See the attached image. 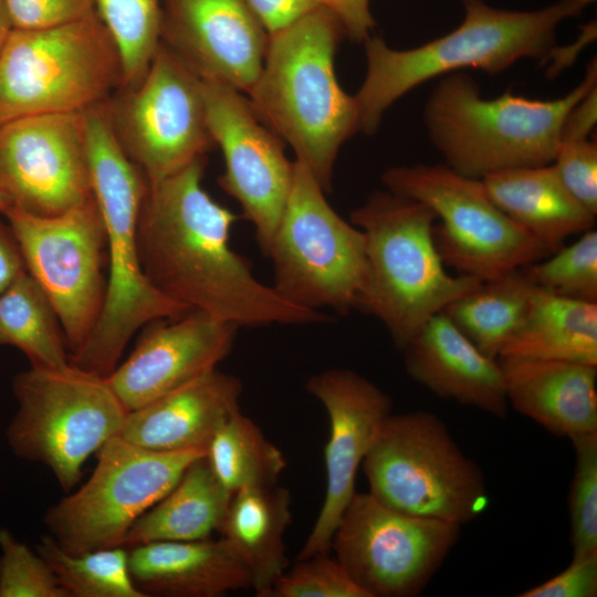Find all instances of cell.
<instances>
[{"instance_id": "cell-39", "label": "cell", "mask_w": 597, "mask_h": 597, "mask_svg": "<svg viewBox=\"0 0 597 597\" xmlns=\"http://www.w3.org/2000/svg\"><path fill=\"white\" fill-rule=\"evenodd\" d=\"M12 29L67 24L96 12L95 0H3Z\"/></svg>"}, {"instance_id": "cell-22", "label": "cell", "mask_w": 597, "mask_h": 597, "mask_svg": "<svg viewBox=\"0 0 597 597\" xmlns=\"http://www.w3.org/2000/svg\"><path fill=\"white\" fill-rule=\"evenodd\" d=\"M242 384L213 369L128 411L121 437L157 451L205 450L220 425L240 410Z\"/></svg>"}, {"instance_id": "cell-20", "label": "cell", "mask_w": 597, "mask_h": 597, "mask_svg": "<svg viewBox=\"0 0 597 597\" xmlns=\"http://www.w3.org/2000/svg\"><path fill=\"white\" fill-rule=\"evenodd\" d=\"M199 77L248 93L269 34L245 0H163L161 39Z\"/></svg>"}, {"instance_id": "cell-9", "label": "cell", "mask_w": 597, "mask_h": 597, "mask_svg": "<svg viewBox=\"0 0 597 597\" xmlns=\"http://www.w3.org/2000/svg\"><path fill=\"white\" fill-rule=\"evenodd\" d=\"M122 82L118 51L97 12L53 28L12 29L0 51V123L85 112Z\"/></svg>"}, {"instance_id": "cell-27", "label": "cell", "mask_w": 597, "mask_h": 597, "mask_svg": "<svg viewBox=\"0 0 597 597\" xmlns=\"http://www.w3.org/2000/svg\"><path fill=\"white\" fill-rule=\"evenodd\" d=\"M498 358L597 366V303L562 297L536 286Z\"/></svg>"}, {"instance_id": "cell-24", "label": "cell", "mask_w": 597, "mask_h": 597, "mask_svg": "<svg viewBox=\"0 0 597 597\" xmlns=\"http://www.w3.org/2000/svg\"><path fill=\"white\" fill-rule=\"evenodd\" d=\"M127 548L132 578L146 597H218L251 587L247 565L223 537Z\"/></svg>"}, {"instance_id": "cell-14", "label": "cell", "mask_w": 597, "mask_h": 597, "mask_svg": "<svg viewBox=\"0 0 597 597\" xmlns=\"http://www.w3.org/2000/svg\"><path fill=\"white\" fill-rule=\"evenodd\" d=\"M3 216L20 244L28 273L59 317L70 359L93 332L106 294V233L95 199L52 217L17 207Z\"/></svg>"}, {"instance_id": "cell-38", "label": "cell", "mask_w": 597, "mask_h": 597, "mask_svg": "<svg viewBox=\"0 0 597 597\" xmlns=\"http://www.w3.org/2000/svg\"><path fill=\"white\" fill-rule=\"evenodd\" d=\"M567 190L597 214V144L589 136H559L552 163Z\"/></svg>"}, {"instance_id": "cell-44", "label": "cell", "mask_w": 597, "mask_h": 597, "mask_svg": "<svg viewBox=\"0 0 597 597\" xmlns=\"http://www.w3.org/2000/svg\"><path fill=\"white\" fill-rule=\"evenodd\" d=\"M11 30L12 25L6 10L4 2L3 0H0V51L2 50Z\"/></svg>"}, {"instance_id": "cell-18", "label": "cell", "mask_w": 597, "mask_h": 597, "mask_svg": "<svg viewBox=\"0 0 597 597\" xmlns=\"http://www.w3.org/2000/svg\"><path fill=\"white\" fill-rule=\"evenodd\" d=\"M306 390L324 407L329 436L324 449L325 496L297 559L329 553L338 521L355 494L359 467L381 425L392 413V400L358 373L333 368L315 374Z\"/></svg>"}, {"instance_id": "cell-33", "label": "cell", "mask_w": 597, "mask_h": 597, "mask_svg": "<svg viewBox=\"0 0 597 597\" xmlns=\"http://www.w3.org/2000/svg\"><path fill=\"white\" fill-rule=\"evenodd\" d=\"M163 0H95L96 12L118 51L122 88L146 73L161 39Z\"/></svg>"}, {"instance_id": "cell-32", "label": "cell", "mask_w": 597, "mask_h": 597, "mask_svg": "<svg viewBox=\"0 0 597 597\" xmlns=\"http://www.w3.org/2000/svg\"><path fill=\"white\" fill-rule=\"evenodd\" d=\"M36 552L69 597H146L132 578L126 546L70 554L48 534Z\"/></svg>"}, {"instance_id": "cell-12", "label": "cell", "mask_w": 597, "mask_h": 597, "mask_svg": "<svg viewBox=\"0 0 597 597\" xmlns=\"http://www.w3.org/2000/svg\"><path fill=\"white\" fill-rule=\"evenodd\" d=\"M205 450L157 451L121 436L97 451L87 481L45 513L49 535L70 554L125 546L137 519L164 498Z\"/></svg>"}, {"instance_id": "cell-2", "label": "cell", "mask_w": 597, "mask_h": 597, "mask_svg": "<svg viewBox=\"0 0 597 597\" xmlns=\"http://www.w3.org/2000/svg\"><path fill=\"white\" fill-rule=\"evenodd\" d=\"M593 0H558L531 11L491 7L485 0H461L462 23L453 31L411 49H394L381 38L364 41L366 74L354 95L358 132L374 134L385 112L401 96L437 76L478 69L496 74L523 59L566 63L556 45L557 27L579 15Z\"/></svg>"}, {"instance_id": "cell-42", "label": "cell", "mask_w": 597, "mask_h": 597, "mask_svg": "<svg viewBox=\"0 0 597 597\" xmlns=\"http://www.w3.org/2000/svg\"><path fill=\"white\" fill-rule=\"evenodd\" d=\"M328 9L338 20L344 34L356 42L369 38L375 20L369 8V0H327Z\"/></svg>"}, {"instance_id": "cell-28", "label": "cell", "mask_w": 597, "mask_h": 597, "mask_svg": "<svg viewBox=\"0 0 597 597\" xmlns=\"http://www.w3.org/2000/svg\"><path fill=\"white\" fill-rule=\"evenodd\" d=\"M232 493L214 475L206 454L191 462L174 488L133 524L125 546L210 538L219 532Z\"/></svg>"}, {"instance_id": "cell-17", "label": "cell", "mask_w": 597, "mask_h": 597, "mask_svg": "<svg viewBox=\"0 0 597 597\" xmlns=\"http://www.w3.org/2000/svg\"><path fill=\"white\" fill-rule=\"evenodd\" d=\"M201 81L208 128L224 160L218 182L240 203L265 254L290 193L294 161L242 92L219 81Z\"/></svg>"}, {"instance_id": "cell-6", "label": "cell", "mask_w": 597, "mask_h": 597, "mask_svg": "<svg viewBox=\"0 0 597 597\" xmlns=\"http://www.w3.org/2000/svg\"><path fill=\"white\" fill-rule=\"evenodd\" d=\"M434 212L388 189L373 192L350 212L365 237L368 289L362 312L375 316L399 349L450 303L483 281L452 275L433 239Z\"/></svg>"}, {"instance_id": "cell-10", "label": "cell", "mask_w": 597, "mask_h": 597, "mask_svg": "<svg viewBox=\"0 0 597 597\" xmlns=\"http://www.w3.org/2000/svg\"><path fill=\"white\" fill-rule=\"evenodd\" d=\"M19 408L7 430L12 451L48 467L70 492L92 453L121 434L128 410L106 378L73 365L31 367L13 380Z\"/></svg>"}, {"instance_id": "cell-41", "label": "cell", "mask_w": 597, "mask_h": 597, "mask_svg": "<svg viewBox=\"0 0 597 597\" xmlns=\"http://www.w3.org/2000/svg\"><path fill=\"white\" fill-rule=\"evenodd\" d=\"M245 2L271 35L308 13L325 8L327 0H245Z\"/></svg>"}, {"instance_id": "cell-36", "label": "cell", "mask_w": 597, "mask_h": 597, "mask_svg": "<svg viewBox=\"0 0 597 597\" xmlns=\"http://www.w3.org/2000/svg\"><path fill=\"white\" fill-rule=\"evenodd\" d=\"M0 597H69L46 561L0 530Z\"/></svg>"}, {"instance_id": "cell-3", "label": "cell", "mask_w": 597, "mask_h": 597, "mask_svg": "<svg viewBox=\"0 0 597 597\" xmlns=\"http://www.w3.org/2000/svg\"><path fill=\"white\" fill-rule=\"evenodd\" d=\"M345 35L320 8L269 35L261 71L247 93L258 118L303 161L325 191L342 145L358 132L354 95L339 85L335 53Z\"/></svg>"}, {"instance_id": "cell-37", "label": "cell", "mask_w": 597, "mask_h": 597, "mask_svg": "<svg viewBox=\"0 0 597 597\" xmlns=\"http://www.w3.org/2000/svg\"><path fill=\"white\" fill-rule=\"evenodd\" d=\"M269 597H368L329 553L297 559L274 584Z\"/></svg>"}, {"instance_id": "cell-1", "label": "cell", "mask_w": 597, "mask_h": 597, "mask_svg": "<svg viewBox=\"0 0 597 597\" xmlns=\"http://www.w3.org/2000/svg\"><path fill=\"white\" fill-rule=\"evenodd\" d=\"M205 158L148 184L137 221V247L150 284L188 310L242 326L304 325L326 315L283 298L258 280L232 250L238 220L202 187Z\"/></svg>"}, {"instance_id": "cell-31", "label": "cell", "mask_w": 597, "mask_h": 597, "mask_svg": "<svg viewBox=\"0 0 597 597\" xmlns=\"http://www.w3.org/2000/svg\"><path fill=\"white\" fill-rule=\"evenodd\" d=\"M206 458L217 479L231 493L276 484L286 467L283 452L240 410L216 430Z\"/></svg>"}, {"instance_id": "cell-29", "label": "cell", "mask_w": 597, "mask_h": 597, "mask_svg": "<svg viewBox=\"0 0 597 597\" xmlns=\"http://www.w3.org/2000/svg\"><path fill=\"white\" fill-rule=\"evenodd\" d=\"M535 289L526 265L483 281L442 312L483 354L498 358L524 316Z\"/></svg>"}, {"instance_id": "cell-35", "label": "cell", "mask_w": 597, "mask_h": 597, "mask_svg": "<svg viewBox=\"0 0 597 597\" xmlns=\"http://www.w3.org/2000/svg\"><path fill=\"white\" fill-rule=\"evenodd\" d=\"M575 453L568 493L573 555L597 552V431L569 438Z\"/></svg>"}, {"instance_id": "cell-21", "label": "cell", "mask_w": 597, "mask_h": 597, "mask_svg": "<svg viewBox=\"0 0 597 597\" xmlns=\"http://www.w3.org/2000/svg\"><path fill=\"white\" fill-rule=\"evenodd\" d=\"M402 352L407 374L436 396L496 418L507 416L499 359L483 354L443 312L433 315Z\"/></svg>"}, {"instance_id": "cell-25", "label": "cell", "mask_w": 597, "mask_h": 597, "mask_svg": "<svg viewBox=\"0 0 597 597\" xmlns=\"http://www.w3.org/2000/svg\"><path fill=\"white\" fill-rule=\"evenodd\" d=\"M481 180L493 203L552 253L567 237L595 226L596 217L567 190L552 164L503 170Z\"/></svg>"}, {"instance_id": "cell-15", "label": "cell", "mask_w": 597, "mask_h": 597, "mask_svg": "<svg viewBox=\"0 0 597 597\" xmlns=\"http://www.w3.org/2000/svg\"><path fill=\"white\" fill-rule=\"evenodd\" d=\"M460 527L396 511L369 492H355L331 549L368 597H413L442 566L459 541Z\"/></svg>"}, {"instance_id": "cell-13", "label": "cell", "mask_w": 597, "mask_h": 597, "mask_svg": "<svg viewBox=\"0 0 597 597\" xmlns=\"http://www.w3.org/2000/svg\"><path fill=\"white\" fill-rule=\"evenodd\" d=\"M106 101L116 136L148 184L205 158L213 145L201 78L160 42L146 73Z\"/></svg>"}, {"instance_id": "cell-11", "label": "cell", "mask_w": 597, "mask_h": 597, "mask_svg": "<svg viewBox=\"0 0 597 597\" xmlns=\"http://www.w3.org/2000/svg\"><path fill=\"white\" fill-rule=\"evenodd\" d=\"M381 181L434 212L436 248L444 265L460 274L486 281L552 254L493 203L481 179L444 164H416L388 168Z\"/></svg>"}, {"instance_id": "cell-5", "label": "cell", "mask_w": 597, "mask_h": 597, "mask_svg": "<svg viewBox=\"0 0 597 597\" xmlns=\"http://www.w3.org/2000/svg\"><path fill=\"white\" fill-rule=\"evenodd\" d=\"M597 86L596 59L566 95L530 100L510 92L484 98L464 72L441 76L426 100L422 119L444 165L476 179L523 167L552 164L569 111Z\"/></svg>"}, {"instance_id": "cell-16", "label": "cell", "mask_w": 597, "mask_h": 597, "mask_svg": "<svg viewBox=\"0 0 597 597\" xmlns=\"http://www.w3.org/2000/svg\"><path fill=\"white\" fill-rule=\"evenodd\" d=\"M0 189L25 212L52 217L93 198L84 112L0 123Z\"/></svg>"}, {"instance_id": "cell-43", "label": "cell", "mask_w": 597, "mask_h": 597, "mask_svg": "<svg viewBox=\"0 0 597 597\" xmlns=\"http://www.w3.org/2000/svg\"><path fill=\"white\" fill-rule=\"evenodd\" d=\"M27 272L15 234L10 224L0 219V295Z\"/></svg>"}, {"instance_id": "cell-23", "label": "cell", "mask_w": 597, "mask_h": 597, "mask_svg": "<svg viewBox=\"0 0 597 597\" xmlns=\"http://www.w3.org/2000/svg\"><path fill=\"white\" fill-rule=\"evenodd\" d=\"M509 405L554 436L597 431V366L498 358Z\"/></svg>"}, {"instance_id": "cell-4", "label": "cell", "mask_w": 597, "mask_h": 597, "mask_svg": "<svg viewBox=\"0 0 597 597\" xmlns=\"http://www.w3.org/2000/svg\"><path fill=\"white\" fill-rule=\"evenodd\" d=\"M84 117L92 191L106 233L108 277L100 318L70 364L106 378L137 329L190 310L156 290L140 265L137 221L147 179L122 147L105 104L86 109Z\"/></svg>"}, {"instance_id": "cell-30", "label": "cell", "mask_w": 597, "mask_h": 597, "mask_svg": "<svg viewBox=\"0 0 597 597\" xmlns=\"http://www.w3.org/2000/svg\"><path fill=\"white\" fill-rule=\"evenodd\" d=\"M0 345L20 349L31 367L57 369L70 365L59 317L28 272L0 295Z\"/></svg>"}, {"instance_id": "cell-40", "label": "cell", "mask_w": 597, "mask_h": 597, "mask_svg": "<svg viewBox=\"0 0 597 597\" xmlns=\"http://www.w3.org/2000/svg\"><path fill=\"white\" fill-rule=\"evenodd\" d=\"M517 597H596L597 552L573 555L570 564L548 580L521 591Z\"/></svg>"}, {"instance_id": "cell-34", "label": "cell", "mask_w": 597, "mask_h": 597, "mask_svg": "<svg viewBox=\"0 0 597 597\" xmlns=\"http://www.w3.org/2000/svg\"><path fill=\"white\" fill-rule=\"evenodd\" d=\"M545 261L528 264L535 285L554 295L597 303V231L589 229Z\"/></svg>"}, {"instance_id": "cell-8", "label": "cell", "mask_w": 597, "mask_h": 597, "mask_svg": "<svg viewBox=\"0 0 597 597\" xmlns=\"http://www.w3.org/2000/svg\"><path fill=\"white\" fill-rule=\"evenodd\" d=\"M293 161L290 193L264 254L273 264L272 286L301 307L362 311L369 277L364 233L332 208L308 167Z\"/></svg>"}, {"instance_id": "cell-26", "label": "cell", "mask_w": 597, "mask_h": 597, "mask_svg": "<svg viewBox=\"0 0 597 597\" xmlns=\"http://www.w3.org/2000/svg\"><path fill=\"white\" fill-rule=\"evenodd\" d=\"M291 493L276 484L232 493L220 527L247 565L255 596L269 597L287 568L284 534L292 521Z\"/></svg>"}, {"instance_id": "cell-45", "label": "cell", "mask_w": 597, "mask_h": 597, "mask_svg": "<svg viewBox=\"0 0 597 597\" xmlns=\"http://www.w3.org/2000/svg\"><path fill=\"white\" fill-rule=\"evenodd\" d=\"M10 207H12L11 201L6 196V193L0 189V213L3 214Z\"/></svg>"}, {"instance_id": "cell-19", "label": "cell", "mask_w": 597, "mask_h": 597, "mask_svg": "<svg viewBox=\"0 0 597 597\" xmlns=\"http://www.w3.org/2000/svg\"><path fill=\"white\" fill-rule=\"evenodd\" d=\"M147 325L129 357L106 377L128 411L217 369L239 328L193 310Z\"/></svg>"}, {"instance_id": "cell-7", "label": "cell", "mask_w": 597, "mask_h": 597, "mask_svg": "<svg viewBox=\"0 0 597 597\" xmlns=\"http://www.w3.org/2000/svg\"><path fill=\"white\" fill-rule=\"evenodd\" d=\"M369 493L396 511L458 525L489 505L484 474L434 413H390L363 460Z\"/></svg>"}]
</instances>
